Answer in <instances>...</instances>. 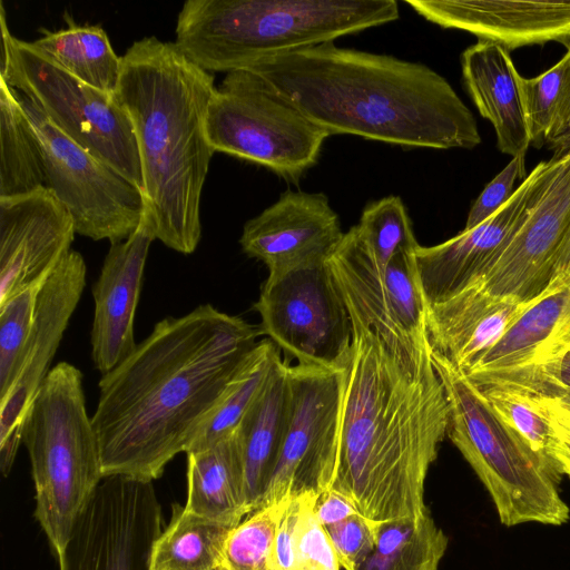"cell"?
I'll list each match as a JSON object with an SVG mask.
<instances>
[{
  "mask_svg": "<svg viewBox=\"0 0 570 570\" xmlns=\"http://www.w3.org/2000/svg\"><path fill=\"white\" fill-rule=\"evenodd\" d=\"M449 539L429 512L377 523L375 547L356 570H439Z\"/></svg>",
  "mask_w": 570,
  "mask_h": 570,
  "instance_id": "obj_29",
  "label": "cell"
},
{
  "mask_svg": "<svg viewBox=\"0 0 570 570\" xmlns=\"http://www.w3.org/2000/svg\"><path fill=\"white\" fill-rule=\"evenodd\" d=\"M214 570H228L227 568H225L223 564L218 566L217 568H215Z\"/></svg>",
  "mask_w": 570,
  "mask_h": 570,
  "instance_id": "obj_46",
  "label": "cell"
},
{
  "mask_svg": "<svg viewBox=\"0 0 570 570\" xmlns=\"http://www.w3.org/2000/svg\"><path fill=\"white\" fill-rule=\"evenodd\" d=\"M36 490L35 517L58 561L91 495L105 478L91 417L86 411L82 373L56 364L38 391L23 423Z\"/></svg>",
  "mask_w": 570,
  "mask_h": 570,
  "instance_id": "obj_7",
  "label": "cell"
},
{
  "mask_svg": "<svg viewBox=\"0 0 570 570\" xmlns=\"http://www.w3.org/2000/svg\"><path fill=\"white\" fill-rule=\"evenodd\" d=\"M156 239L146 206L137 229L110 244L100 274L92 285L95 302L91 356L101 375L128 357L137 344L134 323L149 247Z\"/></svg>",
  "mask_w": 570,
  "mask_h": 570,
  "instance_id": "obj_20",
  "label": "cell"
},
{
  "mask_svg": "<svg viewBox=\"0 0 570 570\" xmlns=\"http://www.w3.org/2000/svg\"><path fill=\"white\" fill-rule=\"evenodd\" d=\"M283 502L263 507L235 525L222 564L228 570H274L273 551Z\"/></svg>",
  "mask_w": 570,
  "mask_h": 570,
  "instance_id": "obj_33",
  "label": "cell"
},
{
  "mask_svg": "<svg viewBox=\"0 0 570 570\" xmlns=\"http://www.w3.org/2000/svg\"><path fill=\"white\" fill-rule=\"evenodd\" d=\"M261 334L210 304L158 322L99 381L91 420L104 476L158 479L185 452Z\"/></svg>",
  "mask_w": 570,
  "mask_h": 570,
  "instance_id": "obj_1",
  "label": "cell"
},
{
  "mask_svg": "<svg viewBox=\"0 0 570 570\" xmlns=\"http://www.w3.org/2000/svg\"><path fill=\"white\" fill-rule=\"evenodd\" d=\"M314 512L324 528L358 513L345 497L335 491H325L318 494L315 500Z\"/></svg>",
  "mask_w": 570,
  "mask_h": 570,
  "instance_id": "obj_40",
  "label": "cell"
},
{
  "mask_svg": "<svg viewBox=\"0 0 570 570\" xmlns=\"http://www.w3.org/2000/svg\"><path fill=\"white\" fill-rule=\"evenodd\" d=\"M569 351L570 273H561L463 374L480 391L548 397V371Z\"/></svg>",
  "mask_w": 570,
  "mask_h": 570,
  "instance_id": "obj_14",
  "label": "cell"
},
{
  "mask_svg": "<svg viewBox=\"0 0 570 570\" xmlns=\"http://www.w3.org/2000/svg\"><path fill=\"white\" fill-rule=\"evenodd\" d=\"M570 85V49L537 77L518 76V87L532 146L542 147Z\"/></svg>",
  "mask_w": 570,
  "mask_h": 570,
  "instance_id": "obj_32",
  "label": "cell"
},
{
  "mask_svg": "<svg viewBox=\"0 0 570 570\" xmlns=\"http://www.w3.org/2000/svg\"><path fill=\"white\" fill-rule=\"evenodd\" d=\"M344 232L323 193L286 190L243 227L239 244L249 257L263 262L268 273L326 259Z\"/></svg>",
  "mask_w": 570,
  "mask_h": 570,
  "instance_id": "obj_19",
  "label": "cell"
},
{
  "mask_svg": "<svg viewBox=\"0 0 570 570\" xmlns=\"http://www.w3.org/2000/svg\"><path fill=\"white\" fill-rule=\"evenodd\" d=\"M481 392L499 416L534 451L557 461L553 456L556 432L539 397L501 389Z\"/></svg>",
  "mask_w": 570,
  "mask_h": 570,
  "instance_id": "obj_35",
  "label": "cell"
},
{
  "mask_svg": "<svg viewBox=\"0 0 570 570\" xmlns=\"http://www.w3.org/2000/svg\"><path fill=\"white\" fill-rule=\"evenodd\" d=\"M214 151L262 165L286 179L314 166L330 136L255 72L226 73L206 115Z\"/></svg>",
  "mask_w": 570,
  "mask_h": 570,
  "instance_id": "obj_9",
  "label": "cell"
},
{
  "mask_svg": "<svg viewBox=\"0 0 570 570\" xmlns=\"http://www.w3.org/2000/svg\"><path fill=\"white\" fill-rule=\"evenodd\" d=\"M316 497L314 493L298 495L294 570H340L333 546L314 512Z\"/></svg>",
  "mask_w": 570,
  "mask_h": 570,
  "instance_id": "obj_36",
  "label": "cell"
},
{
  "mask_svg": "<svg viewBox=\"0 0 570 570\" xmlns=\"http://www.w3.org/2000/svg\"><path fill=\"white\" fill-rule=\"evenodd\" d=\"M298 511V497H289L283 501L274 542V570H294L295 530Z\"/></svg>",
  "mask_w": 570,
  "mask_h": 570,
  "instance_id": "obj_39",
  "label": "cell"
},
{
  "mask_svg": "<svg viewBox=\"0 0 570 570\" xmlns=\"http://www.w3.org/2000/svg\"><path fill=\"white\" fill-rule=\"evenodd\" d=\"M561 273H570V237L560 259L558 275Z\"/></svg>",
  "mask_w": 570,
  "mask_h": 570,
  "instance_id": "obj_45",
  "label": "cell"
},
{
  "mask_svg": "<svg viewBox=\"0 0 570 570\" xmlns=\"http://www.w3.org/2000/svg\"><path fill=\"white\" fill-rule=\"evenodd\" d=\"M288 407V364L279 360L234 433L249 513L262 507L285 435Z\"/></svg>",
  "mask_w": 570,
  "mask_h": 570,
  "instance_id": "obj_24",
  "label": "cell"
},
{
  "mask_svg": "<svg viewBox=\"0 0 570 570\" xmlns=\"http://www.w3.org/2000/svg\"><path fill=\"white\" fill-rule=\"evenodd\" d=\"M327 262L350 315L379 335L406 366L420 370L431 358V346H417L397 323L384 268L372 256L356 226L344 233Z\"/></svg>",
  "mask_w": 570,
  "mask_h": 570,
  "instance_id": "obj_22",
  "label": "cell"
},
{
  "mask_svg": "<svg viewBox=\"0 0 570 570\" xmlns=\"http://www.w3.org/2000/svg\"><path fill=\"white\" fill-rule=\"evenodd\" d=\"M327 259L268 273L254 307L262 332L298 363L342 370L353 325Z\"/></svg>",
  "mask_w": 570,
  "mask_h": 570,
  "instance_id": "obj_11",
  "label": "cell"
},
{
  "mask_svg": "<svg viewBox=\"0 0 570 570\" xmlns=\"http://www.w3.org/2000/svg\"><path fill=\"white\" fill-rule=\"evenodd\" d=\"M279 360L275 343L269 338L259 341L229 382L218 403L194 432L185 453L209 449L230 438L263 391Z\"/></svg>",
  "mask_w": 570,
  "mask_h": 570,
  "instance_id": "obj_27",
  "label": "cell"
},
{
  "mask_svg": "<svg viewBox=\"0 0 570 570\" xmlns=\"http://www.w3.org/2000/svg\"><path fill=\"white\" fill-rule=\"evenodd\" d=\"M541 399L544 400L551 406L556 407L557 410H559L570 416V390L566 391L563 394H561L560 396L554 397V399H548V397H541Z\"/></svg>",
  "mask_w": 570,
  "mask_h": 570,
  "instance_id": "obj_44",
  "label": "cell"
},
{
  "mask_svg": "<svg viewBox=\"0 0 570 570\" xmlns=\"http://www.w3.org/2000/svg\"><path fill=\"white\" fill-rule=\"evenodd\" d=\"M570 237V150L491 269L470 289L494 301L529 303L558 276ZM466 289V288H465Z\"/></svg>",
  "mask_w": 570,
  "mask_h": 570,
  "instance_id": "obj_15",
  "label": "cell"
},
{
  "mask_svg": "<svg viewBox=\"0 0 570 570\" xmlns=\"http://www.w3.org/2000/svg\"><path fill=\"white\" fill-rule=\"evenodd\" d=\"M86 263L70 253L42 286L32 333L14 386L0 401V469L7 476L22 442L27 413L50 372V365L86 286Z\"/></svg>",
  "mask_w": 570,
  "mask_h": 570,
  "instance_id": "obj_17",
  "label": "cell"
},
{
  "mask_svg": "<svg viewBox=\"0 0 570 570\" xmlns=\"http://www.w3.org/2000/svg\"><path fill=\"white\" fill-rule=\"evenodd\" d=\"M527 176L525 157H513L475 199L463 229L476 227L500 210L512 197L515 180Z\"/></svg>",
  "mask_w": 570,
  "mask_h": 570,
  "instance_id": "obj_38",
  "label": "cell"
},
{
  "mask_svg": "<svg viewBox=\"0 0 570 570\" xmlns=\"http://www.w3.org/2000/svg\"><path fill=\"white\" fill-rule=\"evenodd\" d=\"M185 510L235 527L249 514L242 459L235 434L218 444L187 453Z\"/></svg>",
  "mask_w": 570,
  "mask_h": 570,
  "instance_id": "obj_25",
  "label": "cell"
},
{
  "mask_svg": "<svg viewBox=\"0 0 570 570\" xmlns=\"http://www.w3.org/2000/svg\"><path fill=\"white\" fill-rule=\"evenodd\" d=\"M462 75L480 115L495 131L498 148L513 157H525L530 142L510 52L485 41L466 48L461 57Z\"/></svg>",
  "mask_w": 570,
  "mask_h": 570,
  "instance_id": "obj_23",
  "label": "cell"
},
{
  "mask_svg": "<svg viewBox=\"0 0 570 570\" xmlns=\"http://www.w3.org/2000/svg\"><path fill=\"white\" fill-rule=\"evenodd\" d=\"M331 135L434 149L481 144L475 118L430 67L334 42L247 68Z\"/></svg>",
  "mask_w": 570,
  "mask_h": 570,
  "instance_id": "obj_3",
  "label": "cell"
},
{
  "mask_svg": "<svg viewBox=\"0 0 570 570\" xmlns=\"http://www.w3.org/2000/svg\"><path fill=\"white\" fill-rule=\"evenodd\" d=\"M75 234L70 214L47 187L0 197V306L45 283L70 253Z\"/></svg>",
  "mask_w": 570,
  "mask_h": 570,
  "instance_id": "obj_18",
  "label": "cell"
},
{
  "mask_svg": "<svg viewBox=\"0 0 570 570\" xmlns=\"http://www.w3.org/2000/svg\"><path fill=\"white\" fill-rule=\"evenodd\" d=\"M0 77L32 100L67 137L144 188L139 150L127 112L105 94L48 62L9 30L1 2Z\"/></svg>",
  "mask_w": 570,
  "mask_h": 570,
  "instance_id": "obj_8",
  "label": "cell"
},
{
  "mask_svg": "<svg viewBox=\"0 0 570 570\" xmlns=\"http://www.w3.org/2000/svg\"><path fill=\"white\" fill-rule=\"evenodd\" d=\"M546 144L556 149V156L563 155L570 150V85L559 107Z\"/></svg>",
  "mask_w": 570,
  "mask_h": 570,
  "instance_id": "obj_42",
  "label": "cell"
},
{
  "mask_svg": "<svg viewBox=\"0 0 570 570\" xmlns=\"http://www.w3.org/2000/svg\"><path fill=\"white\" fill-rule=\"evenodd\" d=\"M546 407L556 432L553 456L559 463L562 474L570 478V416L548 404L539 397Z\"/></svg>",
  "mask_w": 570,
  "mask_h": 570,
  "instance_id": "obj_41",
  "label": "cell"
},
{
  "mask_svg": "<svg viewBox=\"0 0 570 570\" xmlns=\"http://www.w3.org/2000/svg\"><path fill=\"white\" fill-rule=\"evenodd\" d=\"M357 232L376 263L385 268L402 250H415L416 242L404 203L387 196L370 203L362 213Z\"/></svg>",
  "mask_w": 570,
  "mask_h": 570,
  "instance_id": "obj_31",
  "label": "cell"
},
{
  "mask_svg": "<svg viewBox=\"0 0 570 570\" xmlns=\"http://www.w3.org/2000/svg\"><path fill=\"white\" fill-rule=\"evenodd\" d=\"M399 18L395 0H187L176 46L208 72H230Z\"/></svg>",
  "mask_w": 570,
  "mask_h": 570,
  "instance_id": "obj_5",
  "label": "cell"
},
{
  "mask_svg": "<svg viewBox=\"0 0 570 570\" xmlns=\"http://www.w3.org/2000/svg\"><path fill=\"white\" fill-rule=\"evenodd\" d=\"M14 91L40 148L46 187L70 214L76 234L110 244L127 239L140 224L144 193L67 137L32 100Z\"/></svg>",
  "mask_w": 570,
  "mask_h": 570,
  "instance_id": "obj_10",
  "label": "cell"
},
{
  "mask_svg": "<svg viewBox=\"0 0 570 570\" xmlns=\"http://www.w3.org/2000/svg\"><path fill=\"white\" fill-rule=\"evenodd\" d=\"M431 357L450 407L448 435L488 490L500 522L567 523L570 508L559 492L558 462L534 451L446 358L432 348Z\"/></svg>",
  "mask_w": 570,
  "mask_h": 570,
  "instance_id": "obj_6",
  "label": "cell"
},
{
  "mask_svg": "<svg viewBox=\"0 0 570 570\" xmlns=\"http://www.w3.org/2000/svg\"><path fill=\"white\" fill-rule=\"evenodd\" d=\"M42 187L46 177L37 138L14 89L0 77V197Z\"/></svg>",
  "mask_w": 570,
  "mask_h": 570,
  "instance_id": "obj_30",
  "label": "cell"
},
{
  "mask_svg": "<svg viewBox=\"0 0 570 570\" xmlns=\"http://www.w3.org/2000/svg\"><path fill=\"white\" fill-rule=\"evenodd\" d=\"M289 407L262 507L328 491L338 458L345 368L288 364Z\"/></svg>",
  "mask_w": 570,
  "mask_h": 570,
  "instance_id": "obj_12",
  "label": "cell"
},
{
  "mask_svg": "<svg viewBox=\"0 0 570 570\" xmlns=\"http://www.w3.org/2000/svg\"><path fill=\"white\" fill-rule=\"evenodd\" d=\"M351 320L340 450L328 491L372 522L421 519L430 512L426 475L450 424L443 383L432 357L413 371L371 328Z\"/></svg>",
  "mask_w": 570,
  "mask_h": 570,
  "instance_id": "obj_2",
  "label": "cell"
},
{
  "mask_svg": "<svg viewBox=\"0 0 570 570\" xmlns=\"http://www.w3.org/2000/svg\"><path fill=\"white\" fill-rule=\"evenodd\" d=\"M416 13L479 41L513 49L559 42L570 49V0H407Z\"/></svg>",
  "mask_w": 570,
  "mask_h": 570,
  "instance_id": "obj_21",
  "label": "cell"
},
{
  "mask_svg": "<svg viewBox=\"0 0 570 570\" xmlns=\"http://www.w3.org/2000/svg\"><path fill=\"white\" fill-rule=\"evenodd\" d=\"M67 27L42 30V36L26 41L28 48L78 80L114 96L120 73V58L106 31L96 24H77L67 17Z\"/></svg>",
  "mask_w": 570,
  "mask_h": 570,
  "instance_id": "obj_26",
  "label": "cell"
},
{
  "mask_svg": "<svg viewBox=\"0 0 570 570\" xmlns=\"http://www.w3.org/2000/svg\"><path fill=\"white\" fill-rule=\"evenodd\" d=\"M45 283L28 287L0 306V401L9 395L18 379Z\"/></svg>",
  "mask_w": 570,
  "mask_h": 570,
  "instance_id": "obj_34",
  "label": "cell"
},
{
  "mask_svg": "<svg viewBox=\"0 0 570 570\" xmlns=\"http://www.w3.org/2000/svg\"><path fill=\"white\" fill-rule=\"evenodd\" d=\"M376 522L360 513L325 527L343 570H356L375 547Z\"/></svg>",
  "mask_w": 570,
  "mask_h": 570,
  "instance_id": "obj_37",
  "label": "cell"
},
{
  "mask_svg": "<svg viewBox=\"0 0 570 570\" xmlns=\"http://www.w3.org/2000/svg\"><path fill=\"white\" fill-rule=\"evenodd\" d=\"M151 481L112 475L97 487L59 562L60 570H150L164 530Z\"/></svg>",
  "mask_w": 570,
  "mask_h": 570,
  "instance_id": "obj_13",
  "label": "cell"
},
{
  "mask_svg": "<svg viewBox=\"0 0 570 570\" xmlns=\"http://www.w3.org/2000/svg\"><path fill=\"white\" fill-rule=\"evenodd\" d=\"M233 528L176 504L170 523L154 543L150 570H214L223 562Z\"/></svg>",
  "mask_w": 570,
  "mask_h": 570,
  "instance_id": "obj_28",
  "label": "cell"
},
{
  "mask_svg": "<svg viewBox=\"0 0 570 570\" xmlns=\"http://www.w3.org/2000/svg\"><path fill=\"white\" fill-rule=\"evenodd\" d=\"M215 89L210 72L155 36L120 58L114 97L132 125L156 239L185 255L202 235L200 198L215 153L206 115Z\"/></svg>",
  "mask_w": 570,
  "mask_h": 570,
  "instance_id": "obj_4",
  "label": "cell"
},
{
  "mask_svg": "<svg viewBox=\"0 0 570 570\" xmlns=\"http://www.w3.org/2000/svg\"><path fill=\"white\" fill-rule=\"evenodd\" d=\"M558 159L540 161L509 202L482 224L441 244L416 248L417 274L428 305L462 292L491 269L548 187Z\"/></svg>",
  "mask_w": 570,
  "mask_h": 570,
  "instance_id": "obj_16",
  "label": "cell"
},
{
  "mask_svg": "<svg viewBox=\"0 0 570 570\" xmlns=\"http://www.w3.org/2000/svg\"><path fill=\"white\" fill-rule=\"evenodd\" d=\"M550 396L554 399L570 390V351L548 371Z\"/></svg>",
  "mask_w": 570,
  "mask_h": 570,
  "instance_id": "obj_43",
  "label": "cell"
}]
</instances>
